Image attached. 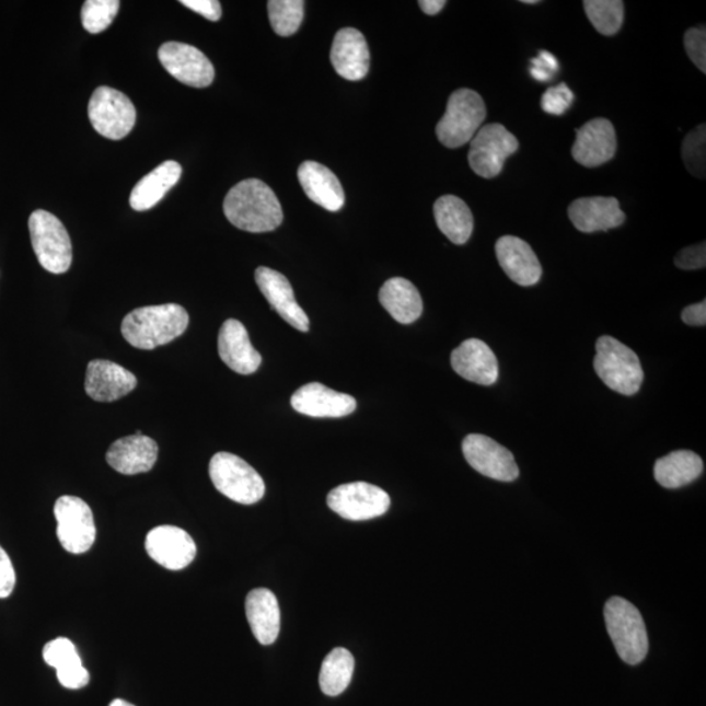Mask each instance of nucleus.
Listing matches in <instances>:
<instances>
[{
    "label": "nucleus",
    "instance_id": "f257e3e1",
    "mask_svg": "<svg viewBox=\"0 0 706 706\" xmlns=\"http://www.w3.org/2000/svg\"><path fill=\"white\" fill-rule=\"evenodd\" d=\"M224 213L241 231L265 233L282 223L280 201L270 186L259 180L241 181L224 199Z\"/></svg>",
    "mask_w": 706,
    "mask_h": 706
},
{
    "label": "nucleus",
    "instance_id": "f03ea898",
    "mask_svg": "<svg viewBox=\"0 0 706 706\" xmlns=\"http://www.w3.org/2000/svg\"><path fill=\"white\" fill-rule=\"evenodd\" d=\"M187 326L188 314L184 306L164 304L136 309L126 315L120 332L132 347L151 351L177 339Z\"/></svg>",
    "mask_w": 706,
    "mask_h": 706
},
{
    "label": "nucleus",
    "instance_id": "7ed1b4c3",
    "mask_svg": "<svg viewBox=\"0 0 706 706\" xmlns=\"http://www.w3.org/2000/svg\"><path fill=\"white\" fill-rule=\"evenodd\" d=\"M595 349L594 369L604 385L622 395L640 392L644 371L634 349L609 335L597 340Z\"/></svg>",
    "mask_w": 706,
    "mask_h": 706
},
{
    "label": "nucleus",
    "instance_id": "20e7f679",
    "mask_svg": "<svg viewBox=\"0 0 706 706\" xmlns=\"http://www.w3.org/2000/svg\"><path fill=\"white\" fill-rule=\"evenodd\" d=\"M609 635L625 663H641L649 651L647 627L640 611L621 597H612L604 606Z\"/></svg>",
    "mask_w": 706,
    "mask_h": 706
},
{
    "label": "nucleus",
    "instance_id": "39448f33",
    "mask_svg": "<svg viewBox=\"0 0 706 706\" xmlns=\"http://www.w3.org/2000/svg\"><path fill=\"white\" fill-rule=\"evenodd\" d=\"M486 104L479 93L462 89L449 97L447 112L437 124L436 134L448 148H459L473 140L486 119Z\"/></svg>",
    "mask_w": 706,
    "mask_h": 706
},
{
    "label": "nucleus",
    "instance_id": "423d86ee",
    "mask_svg": "<svg viewBox=\"0 0 706 706\" xmlns=\"http://www.w3.org/2000/svg\"><path fill=\"white\" fill-rule=\"evenodd\" d=\"M30 233L33 251L46 271L65 274L72 264L69 232L56 215L37 210L31 215Z\"/></svg>",
    "mask_w": 706,
    "mask_h": 706
},
{
    "label": "nucleus",
    "instance_id": "0eeeda50",
    "mask_svg": "<svg viewBox=\"0 0 706 706\" xmlns=\"http://www.w3.org/2000/svg\"><path fill=\"white\" fill-rule=\"evenodd\" d=\"M208 471L215 488L232 501L252 506L265 496L264 479L238 455L225 452L215 454Z\"/></svg>",
    "mask_w": 706,
    "mask_h": 706
},
{
    "label": "nucleus",
    "instance_id": "6e6552de",
    "mask_svg": "<svg viewBox=\"0 0 706 706\" xmlns=\"http://www.w3.org/2000/svg\"><path fill=\"white\" fill-rule=\"evenodd\" d=\"M89 117L100 136L120 140L136 126L137 111L125 93L111 86H99L90 100Z\"/></svg>",
    "mask_w": 706,
    "mask_h": 706
},
{
    "label": "nucleus",
    "instance_id": "1a4fd4ad",
    "mask_svg": "<svg viewBox=\"0 0 706 706\" xmlns=\"http://www.w3.org/2000/svg\"><path fill=\"white\" fill-rule=\"evenodd\" d=\"M517 138L501 124L482 127L471 140L468 164L477 176L495 178L502 172L509 157L517 152Z\"/></svg>",
    "mask_w": 706,
    "mask_h": 706
},
{
    "label": "nucleus",
    "instance_id": "9d476101",
    "mask_svg": "<svg viewBox=\"0 0 706 706\" xmlns=\"http://www.w3.org/2000/svg\"><path fill=\"white\" fill-rule=\"evenodd\" d=\"M58 523L57 536L70 554H84L96 541V524L92 510L85 501L76 496H62L54 507Z\"/></svg>",
    "mask_w": 706,
    "mask_h": 706
},
{
    "label": "nucleus",
    "instance_id": "9b49d317",
    "mask_svg": "<svg viewBox=\"0 0 706 706\" xmlns=\"http://www.w3.org/2000/svg\"><path fill=\"white\" fill-rule=\"evenodd\" d=\"M327 506L348 521H368L385 514L390 496L380 487L366 482L342 484L327 496Z\"/></svg>",
    "mask_w": 706,
    "mask_h": 706
},
{
    "label": "nucleus",
    "instance_id": "f8f14e48",
    "mask_svg": "<svg viewBox=\"0 0 706 706\" xmlns=\"http://www.w3.org/2000/svg\"><path fill=\"white\" fill-rule=\"evenodd\" d=\"M462 452L471 467L490 479L514 482L520 476L514 455L488 436L468 435Z\"/></svg>",
    "mask_w": 706,
    "mask_h": 706
},
{
    "label": "nucleus",
    "instance_id": "ddd939ff",
    "mask_svg": "<svg viewBox=\"0 0 706 706\" xmlns=\"http://www.w3.org/2000/svg\"><path fill=\"white\" fill-rule=\"evenodd\" d=\"M159 59L164 69L178 82L194 89H206L215 79L211 60L197 47L181 43L160 46Z\"/></svg>",
    "mask_w": 706,
    "mask_h": 706
},
{
    "label": "nucleus",
    "instance_id": "4468645a",
    "mask_svg": "<svg viewBox=\"0 0 706 706\" xmlns=\"http://www.w3.org/2000/svg\"><path fill=\"white\" fill-rule=\"evenodd\" d=\"M146 551L161 567L181 570L188 567L197 556V544L185 530L164 524L148 533Z\"/></svg>",
    "mask_w": 706,
    "mask_h": 706
},
{
    "label": "nucleus",
    "instance_id": "2eb2a0df",
    "mask_svg": "<svg viewBox=\"0 0 706 706\" xmlns=\"http://www.w3.org/2000/svg\"><path fill=\"white\" fill-rule=\"evenodd\" d=\"M616 148L614 125L606 118H594L577 130L571 157L582 166L595 167L609 163Z\"/></svg>",
    "mask_w": 706,
    "mask_h": 706
},
{
    "label": "nucleus",
    "instance_id": "dca6fc26",
    "mask_svg": "<svg viewBox=\"0 0 706 706\" xmlns=\"http://www.w3.org/2000/svg\"><path fill=\"white\" fill-rule=\"evenodd\" d=\"M255 281L265 296L268 304L277 312L287 324L299 332H309V317L296 301L291 282L279 271L268 267H258L255 270Z\"/></svg>",
    "mask_w": 706,
    "mask_h": 706
},
{
    "label": "nucleus",
    "instance_id": "f3484780",
    "mask_svg": "<svg viewBox=\"0 0 706 706\" xmlns=\"http://www.w3.org/2000/svg\"><path fill=\"white\" fill-rule=\"evenodd\" d=\"M296 412L312 418H345L356 409L354 396L335 392L320 382L306 383L292 395Z\"/></svg>",
    "mask_w": 706,
    "mask_h": 706
},
{
    "label": "nucleus",
    "instance_id": "a211bd4d",
    "mask_svg": "<svg viewBox=\"0 0 706 706\" xmlns=\"http://www.w3.org/2000/svg\"><path fill=\"white\" fill-rule=\"evenodd\" d=\"M138 385L137 377L116 362L92 360L86 367L85 392L96 402H116Z\"/></svg>",
    "mask_w": 706,
    "mask_h": 706
},
{
    "label": "nucleus",
    "instance_id": "6ab92c4d",
    "mask_svg": "<svg viewBox=\"0 0 706 706\" xmlns=\"http://www.w3.org/2000/svg\"><path fill=\"white\" fill-rule=\"evenodd\" d=\"M454 372L477 385L490 386L499 379V361L493 349L481 339H467L450 358Z\"/></svg>",
    "mask_w": 706,
    "mask_h": 706
},
{
    "label": "nucleus",
    "instance_id": "aec40b11",
    "mask_svg": "<svg viewBox=\"0 0 706 706\" xmlns=\"http://www.w3.org/2000/svg\"><path fill=\"white\" fill-rule=\"evenodd\" d=\"M496 257L504 273L518 286H535L542 278V265L533 248L516 235H504L496 242Z\"/></svg>",
    "mask_w": 706,
    "mask_h": 706
},
{
    "label": "nucleus",
    "instance_id": "412c9836",
    "mask_svg": "<svg viewBox=\"0 0 706 706\" xmlns=\"http://www.w3.org/2000/svg\"><path fill=\"white\" fill-rule=\"evenodd\" d=\"M220 359L239 374H253L262 364V356L252 345L247 329L238 320H227L218 338Z\"/></svg>",
    "mask_w": 706,
    "mask_h": 706
},
{
    "label": "nucleus",
    "instance_id": "4be33fe9",
    "mask_svg": "<svg viewBox=\"0 0 706 706\" xmlns=\"http://www.w3.org/2000/svg\"><path fill=\"white\" fill-rule=\"evenodd\" d=\"M329 59L343 79L351 82L364 79L371 66L366 37L358 30H340L334 38Z\"/></svg>",
    "mask_w": 706,
    "mask_h": 706
},
{
    "label": "nucleus",
    "instance_id": "5701e85b",
    "mask_svg": "<svg viewBox=\"0 0 706 706\" xmlns=\"http://www.w3.org/2000/svg\"><path fill=\"white\" fill-rule=\"evenodd\" d=\"M158 455V443L151 437L131 435L112 443L106 461L120 474L137 475L151 471Z\"/></svg>",
    "mask_w": 706,
    "mask_h": 706
},
{
    "label": "nucleus",
    "instance_id": "b1692460",
    "mask_svg": "<svg viewBox=\"0 0 706 706\" xmlns=\"http://www.w3.org/2000/svg\"><path fill=\"white\" fill-rule=\"evenodd\" d=\"M568 215L576 230L583 233L614 230L625 221L621 204L612 197L576 199L569 206Z\"/></svg>",
    "mask_w": 706,
    "mask_h": 706
},
{
    "label": "nucleus",
    "instance_id": "393cba45",
    "mask_svg": "<svg viewBox=\"0 0 706 706\" xmlns=\"http://www.w3.org/2000/svg\"><path fill=\"white\" fill-rule=\"evenodd\" d=\"M299 181L308 198L325 210L336 212L345 206V192L338 177L327 166L305 161L299 167Z\"/></svg>",
    "mask_w": 706,
    "mask_h": 706
},
{
    "label": "nucleus",
    "instance_id": "a878e982",
    "mask_svg": "<svg viewBox=\"0 0 706 706\" xmlns=\"http://www.w3.org/2000/svg\"><path fill=\"white\" fill-rule=\"evenodd\" d=\"M246 617L253 635L262 645L277 641L280 632V609L277 597L268 589H254L246 597Z\"/></svg>",
    "mask_w": 706,
    "mask_h": 706
},
{
    "label": "nucleus",
    "instance_id": "bb28decb",
    "mask_svg": "<svg viewBox=\"0 0 706 706\" xmlns=\"http://www.w3.org/2000/svg\"><path fill=\"white\" fill-rule=\"evenodd\" d=\"M183 174V166L177 161H165L146 177L141 178L130 194V205L136 211L151 210L163 199L172 187L176 186Z\"/></svg>",
    "mask_w": 706,
    "mask_h": 706
},
{
    "label": "nucleus",
    "instance_id": "cd10ccee",
    "mask_svg": "<svg viewBox=\"0 0 706 706\" xmlns=\"http://www.w3.org/2000/svg\"><path fill=\"white\" fill-rule=\"evenodd\" d=\"M380 302L390 315L402 325L414 324L423 313L421 296L412 281L389 279L380 289Z\"/></svg>",
    "mask_w": 706,
    "mask_h": 706
},
{
    "label": "nucleus",
    "instance_id": "c85d7f7f",
    "mask_svg": "<svg viewBox=\"0 0 706 706\" xmlns=\"http://www.w3.org/2000/svg\"><path fill=\"white\" fill-rule=\"evenodd\" d=\"M433 212L437 227L453 244H466L474 231V218L465 201L443 195L436 200Z\"/></svg>",
    "mask_w": 706,
    "mask_h": 706
},
{
    "label": "nucleus",
    "instance_id": "c756f323",
    "mask_svg": "<svg viewBox=\"0 0 706 706\" xmlns=\"http://www.w3.org/2000/svg\"><path fill=\"white\" fill-rule=\"evenodd\" d=\"M703 471L702 456L691 450H676L656 462L655 477L662 487L676 489L694 483Z\"/></svg>",
    "mask_w": 706,
    "mask_h": 706
},
{
    "label": "nucleus",
    "instance_id": "7c9ffc66",
    "mask_svg": "<svg viewBox=\"0 0 706 706\" xmlns=\"http://www.w3.org/2000/svg\"><path fill=\"white\" fill-rule=\"evenodd\" d=\"M355 658L345 648L329 651L321 666L320 685L327 696H339L352 681Z\"/></svg>",
    "mask_w": 706,
    "mask_h": 706
},
{
    "label": "nucleus",
    "instance_id": "2f4dec72",
    "mask_svg": "<svg viewBox=\"0 0 706 706\" xmlns=\"http://www.w3.org/2000/svg\"><path fill=\"white\" fill-rule=\"evenodd\" d=\"M585 12L595 31L603 36H614L621 31L624 22V3L622 0H587Z\"/></svg>",
    "mask_w": 706,
    "mask_h": 706
},
{
    "label": "nucleus",
    "instance_id": "473e14b6",
    "mask_svg": "<svg viewBox=\"0 0 706 706\" xmlns=\"http://www.w3.org/2000/svg\"><path fill=\"white\" fill-rule=\"evenodd\" d=\"M304 5L302 0H270L267 10L274 32L281 37L294 35L304 20Z\"/></svg>",
    "mask_w": 706,
    "mask_h": 706
},
{
    "label": "nucleus",
    "instance_id": "72a5a7b5",
    "mask_svg": "<svg viewBox=\"0 0 706 706\" xmlns=\"http://www.w3.org/2000/svg\"><path fill=\"white\" fill-rule=\"evenodd\" d=\"M118 0H86L82 9V23L92 35L104 32L117 16Z\"/></svg>",
    "mask_w": 706,
    "mask_h": 706
},
{
    "label": "nucleus",
    "instance_id": "f704fd0d",
    "mask_svg": "<svg viewBox=\"0 0 706 706\" xmlns=\"http://www.w3.org/2000/svg\"><path fill=\"white\" fill-rule=\"evenodd\" d=\"M706 129L705 125L697 126L683 140L682 158L692 176L705 178L706 166Z\"/></svg>",
    "mask_w": 706,
    "mask_h": 706
},
{
    "label": "nucleus",
    "instance_id": "c9c22d12",
    "mask_svg": "<svg viewBox=\"0 0 706 706\" xmlns=\"http://www.w3.org/2000/svg\"><path fill=\"white\" fill-rule=\"evenodd\" d=\"M44 661L59 670L70 664L82 663V658L79 657L76 645L69 638L58 637L45 645Z\"/></svg>",
    "mask_w": 706,
    "mask_h": 706
},
{
    "label": "nucleus",
    "instance_id": "e433bc0d",
    "mask_svg": "<svg viewBox=\"0 0 706 706\" xmlns=\"http://www.w3.org/2000/svg\"><path fill=\"white\" fill-rule=\"evenodd\" d=\"M575 93L565 83L548 89L542 96V109L553 116H563L574 104Z\"/></svg>",
    "mask_w": 706,
    "mask_h": 706
},
{
    "label": "nucleus",
    "instance_id": "4c0bfd02",
    "mask_svg": "<svg viewBox=\"0 0 706 706\" xmlns=\"http://www.w3.org/2000/svg\"><path fill=\"white\" fill-rule=\"evenodd\" d=\"M684 47L690 59L698 70L706 72V31L705 26H697L685 32Z\"/></svg>",
    "mask_w": 706,
    "mask_h": 706
},
{
    "label": "nucleus",
    "instance_id": "58836bf2",
    "mask_svg": "<svg viewBox=\"0 0 706 706\" xmlns=\"http://www.w3.org/2000/svg\"><path fill=\"white\" fill-rule=\"evenodd\" d=\"M559 70V63L553 54L543 50L540 56L531 59L530 73L537 82H549Z\"/></svg>",
    "mask_w": 706,
    "mask_h": 706
},
{
    "label": "nucleus",
    "instance_id": "ea45409f",
    "mask_svg": "<svg viewBox=\"0 0 706 706\" xmlns=\"http://www.w3.org/2000/svg\"><path fill=\"white\" fill-rule=\"evenodd\" d=\"M675 265L681 270H702L706 265V245L688 246L679 252L675 257Z\"/></svg>",
    "mask_w": 706,
    "mask_h": 706
},
{
    "label": "nucleus",
    "instance_id": "a19ab883",
    "mask_svg": "<svg viewBox=\"0 0 706 706\" xmlns=\"http://www.w3.org/2000/svg\"><path fill=\"white\" fill-rule=\"evenodd\" d=\"M57 678L59 683L69 690H80L90 683V672L83 663L70 664L57 670Z\"/></svg>",
    "mask_w": 706,
    "mask_h": 706
},
{
    "label": "nucleus",
    "instance_id": "79ce46f5",
    "mask_svg": "<svg viewBox=\"0 0 706 706\" xmlns=\"http://www.w3.org/2000/svg\"><path fill=\"white\" fill-rule=\"evenodd\" d=\"M16 585V574L9 554L0 547V600L9 598Z\"/></svg>",
    "mask_w": 706,
    "mask_h": 706
},
{
    "label": "nucleus",
    "instance_id": "37998d69",
    "mask_svg": "<svg viewBox=\"0 0 706 706\" xmlns=\"http://www.w3.org/2000/svg\"><path fill=\"white\" fill-rule=\"evenodd\" d=\"M180 3L211 22H218L221 18V4L218 0H181Z\"/></svg>",
    "mask_w": 706,
    "mask_h": 706
},
{
    "label": "nucleus",
    "instance_id": "c03bdc74",
    "mask_svg": "<svg viewBox=\"0 0 706 706\" xmlns=\"http://www.w3.org/2000/svg\"><path fill=\"white\" fill-rule=\"evenodd\" d=\"M682 320L688 326L706 325V301L683 309Z\"/></svg>",
    "mask_w": 706,
    "mask_h": 706
},
{
    "label": "nucleus",
    "instance_id": "a18cd8bd",
    "mask_svg": "<svg viewBox=\"0 0 706 706\" xmlns=\"http://www.w3.org/2000/svg\"><path fill=\"white\" fill-rule=\"evenodd\" d=\"M419 5L427 15L435 16L447 5V2L445 0H420Z\"/></svg>",
    "mask_w": 706,
    "mask_h": 706
},
{
    "label": "nucleus",
    "instance_id": "49530a36",
    "mask_svg": "<svg viewBox=\"0 0 706 706\" xmlns=\"http://www.w3.org/2000/svg\"><path fill=\"white\" fill-rule=\"evenodd\" d=\"M109 706H136V705H132L125 701H120V698H116V701L112 702Z\"/></svg>",
    "mask_w": 706,
    "mask_h": 706
},
{
    "label": "nucleus",
    "instance_id": "de8ad7c7",
    "mask_svg": "<svg viewBox=\"0 0 706 706\" xmlns=\"http://www.w3.org/2000/svg\"><path fill=\"white\" fill-rule=\"evenodd\" d=\"M524 4H536V0H523Z\"/></svg>",
    "mask_w": 706,
    "mask_h": 706
}]
</instances>
